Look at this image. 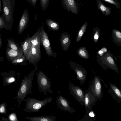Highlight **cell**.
<instances>
[{
  "label": "cell",
  "mask_w": 121,
  "mask_h": 121,
  "mask_svg": "<svg viewBox=\"0 0 121 121\" xmlns=\"http://www.w3.org/2000/svg\"><path fill=\"white\" fill-rule=\"evenodd\" d=\"M40 34L41 43H42L48 55L49 56H52L53 52L48 36L43 30H42Z\"/></svg>",
  "instance_id": "obj_11"
},
{
  "label": "cell",
  "mask_w": 121,
  "mask_h": 121,
  "mask_svg": "<svg viewBox=\"0 0 121 121\" xmlns=\"http://www.w3.org/2000/svg\"><path fill=\"white\" fill-rule=\"evenodd\" d=\"M98 7L104 14L108 15L111 12L110 8L105 6L99 0L98 1Z\"/></svg>",
  "instance_id": "obj_20"
},
{
  "label": "cell",
  "mask_w": 121,
  "mask_h": 121,
  "mask_svg": "<svg viewBox=\"0 0 121 121\" xmlns=\"http://www.w3.org/2000/svg\"><path fill=\"white\" fill-rule=\"evenodd\" d=\"M30 39L32 45L35 46L40 47V35L39 32L38 31Z\"/></svg>",
  "instance_id": "obj_17"
},
{
  "label": "cell",
  "mask_w": 121,
  "mask_h": 121,
  "mask_svg": "<svg viewBox=\"0 0 121 121\" xmlns=\"http://www.w3.org/2000/svg\"><path fill=\"white\" fill-rule=\"evenodd\" d=\"M5 24L3 18L0 16V30L5 28Z\"/></svg>",
  "instance_id": "obj_27"
},
{
  "label": "cell",
  "mask_w": 121,
  "mask_h": 121,
  "mask_svg": "<svg viewBox=\"0 0 121 121\" xmlns=\"http://www.w3.org/2000/svg\"><path fill=\"white\" fill-rule=\"evenodd\" d=\"M2 47V40L1 38V35L0 34V48H1Z\"/></svg>",
  "instance_id": "obj_34"
},
{
  "label": "cell",
  "mask_w": 121,
  "mask_h": 121,
  "mask_svg": "<svg viewBox=\"0 0 121 121\" xmlns=\"http://www.w3.org/2000/svg\"><path fill=\"white\" fill-rule=\"evenodd\" d=\"M52 99L51 97H47L43 100L28 98L24 100L26 102L25 108L22 110L30 113L39 112L41 108L47 104L50 103Z\"/></svg>",
  "instance_id": "obj_3"
},
{
  "label": "cell",
  "mask_w": 121,
  "mask_h": 121,
  "mask_svg": "<svg viewBox=\"0 0 121 121\" xmlns=\"http://www.w3.org/2000/svg\"><path fill=\"white\" fill-rule=\"evenodd\" d=\"M3 78L4 83L7 84H9L15 81V78L13 76H10L7 77L6 78Z\"/></svg>",
  "instance_id": "obj_24"
},
{
  "label": "cell",
  "mask_w": 121,
  "mask_h": 121,
  "mask_svg": "<svg viewBox=\"0 0 121 121\" xmlns=\"http://www.w3.org/2000/svg\"><path fill=\"white\" fill-rule=\"evenodd\" d=\"M42 7L44 8L47 7L48 3V0H41Z\"/></svg>",
  "instance_id": "obj_28"
},
{
  "label": "cell",
  "mask_w": 121,
  "mask_h": 121,
  "mask_svg": "<svg viewBox=\"0 0 121 121\" xmlns=\"http://www.w3.org/2000/svg\"><path fill=\"white\" fill-rule=\"evenodd\" d=\"M6 53L8 60L10 62L14 59L22 57L23 55L22 50L19 51L14 50L7 46L6 49Z\"/></svg>",
  "instance_id": "obj_12"
},
{
  "label": "cell",
  "mask_w": 121,
  "mask_h": 121,
  "mask_svg": "<svg viewBox=\"0 0 121 121\" xmlns=\"http://www.w3.org/2000/svg\"><path fill=\"white\" fill-rule=\"evenodd\" d=\"M86 26V23H85L79 31L78 33V37L79 38V39L81 38L82 35L83 33V31H84L85 30Z\"/></svg>",
  "instance_id": "obj_26"
},
{
  "label": "cell",
  "mask_w": 121,
  "mask_h": 121,
  "mask_svg": "<svg viewBox=\"0 0 121 121\" xmlns=\"http://www.w3.org/2000/svg\"><path fill=\"white\" fill-rule=\"evenodd\" d=\"M6 104L4 102L0 104V113L6 114Z\"/></svg>",
  "instance_id": "obj_25"
},
{
  "label": "cell",
  "mask_w": 121,
  "mask_h": 121,
  "mask_svg": "<svg viewBox=\"0 0 121 121\" xmlns=\"http://www.w3.org/2000/svg\"><path fill=\"white\" fill-rule=\"evenodd\" d=\"M25 118L30 121H56L55 115H45L37 117H26Z\"/></svg>",
  "instance_id": "obj_14"
},
{
  "label": "cell",
  "mask_w": 121,
  "mask_h": 121,
  "mask_svg": "<svg viewBox=\"0 0 121 121\" xmlns=\"http://www.w3.org/2000/svg\"><path fill=\"white\" fill-rule=\"evenodd\" d=\"M102 80L97 75H95L91 82L87 90L92 94L97 100L100 101L103 96L102 87L101 83Z\"/></svg>",
  "instance_id": "obj_5"
},
{
  "label": "cell",
  "mask_w": 121,
  "mask_h": 121,
  "mask_svg": "<svg viewBox=\"0 0 121 121\" xmlns=\"http://www.w3.org/2000/svg\"><path fill=\"white\" fill-rule=\"evenodd\" d=\"M29 20L28 13L27 10H24L19 21L18 28V35L21 34L26 28Z\"/></svg>",
  "instance_id": "obj_13"
},
{
  "label": "cell",
  "mask_w": 121,
  "mask_h": 121,
  "mask_svg": "<svg viewBox=\"0 0 121 121\" xmlns=\"http://www.w3.org/2000/svg\"><path fill=\"white\" fill-rule=\"evenodd\" d=\"M56 102L57 107L60 110L70 113L76 112V110L71 107L69 104V102L62 95H59L56 97Z\"/></svg>",
  "instance_id": "obj_7"
},
{
  "label": "cell",
  "mask_w": 121,
  "mask_h": 121,
  "mask_svg": "<svg viewBox=\"0 0 121 121\" xmlns=\"http://www.w3.org/2000/svg\"><path fill=\"white\" fill-rule=\"evenodd\" d=\"M107 60L108 62L111 64L112 65H114V61L112 58L111 57L109 56L107 57Z\"/></svg>",
  "instance_id": "obj_31"
},
{
  "label": "cell",
  "mask_w": 121,
  "mask_h": 121,
  "mask_svg": "<svg viewBox=\"0 0 121 121\" xmlns=\"http://www.w3.org/2000/svg\"><path fill=\"white\" fill-rule=\"evenodd\" d=\"M37 0H31L32 2L33 6L35 5Z\"/></svg>",
  "instance_id": "obj_35"
},
{
  "label": "cell",
  "mask_w": 121,
  "mask_h": 121,
  "mask_svg": "<svg viewBox=\"0 0 121 121\" xmlns=\"http://www.w3.org/2000/svg\"><path fill=\"white\" fill-rule=\"evenodd\" d=\"M97 100L92 94L86 90L85 93L84 105L86 109L85 113H88L91 111Z\"/></svg>",
  "instance_id": "obj_9"
},
{
  "label": "cell",
  "mask_w": 121,
  "mask_h": 121,
  "mask_svg": "<svg viewBox=\"0 0 121 121\" xmlns=\"http://www.w3.org/2000/svg\"><path fill=\"white\" fill-rule=\"evenodd\" d=\"M26 59L25 57L23 55L22 57L14 59L11 62L12 64L17 65L20 64L23 62Z\"/></svg>",
  "instance_id": "obj_22"
},
{
  "label": "cell",
  "mask_w": 121,
  "mask_h": 121,
  "mask_svg": "<svg viewBox=\"0 0 121 121\" xmlns=\"http://www.w3.org/2000/svg\"><path fill=\"white\" fill-rule=\"evenodd\" d=\"M35 71V69L33 70L22 81L16 96L18 108L27 95L32 94V82Z\"/></svg>",
  "instance_id": "obj_1"
},
{
  "label": "cell",
  "mask_w": 121,
  "mask_h": 121,
  "mask_svg": "<svg viewBox=\"0 0 121 121\" xmlns=\"http://www.w3.org/2000/svg\"><path fill=\"white\" fill-rule=\"evenodd\" d=\"M68 9L75 14L78 13L76 4L74 0H64Z\"/></svg>",
  "instance_id": "obj_16"
},
{
  "label": "cell",
  "mask_w": 121,
  "mask_h": 121,
  "mask_svg": "<svg viewBox=\"0 0 121 121\" xmlns=\"http://www.w3.org/2000/svg\"><path fill=\"white\" fill-rule=\"evenodd\" d=\"M2 12V6L1 0H0V13H1Z\"/></svg>",
  "instance_id": "obj_36"
},
{
  "label": "cell",
  "mask_w": 121,
  "mask_h": 121,
  "mask_svg": "<svg viewBox=\"0 0 121 121\" xmlns=\"http://www.w3.org/2000/svg\"><path fill=\"white\" fill-rule=\"evenodd\" d=\"M99 38V36L98 35L95 34L94 36V39H97Z\"/></svg>",
  "instance_id": "obj_37"
},
{
  "label": "cell",
  "mask_w": 121,
  "mask_h": 121,
  "mask_svg": "<svg viewBox=\"0 0 121 121\" xmlns=\"http://www.w3.org/2000/svg\"><path fill=\"white\" fill-rule=\"evenodd\" d=\"M116 34L117 37L120 39L121 38V34L120 32L117 31L116 32Z\"/></svg>",
  "instance_id": "obj_33"
},
{
  "label": "cell",
  "mask_w": 121,
  "mask_h": 121,
  "mask_svg": "<svg viewBox=\"0 0 121 121\" xmlns=\"http://www.w3.org/2000/svg\"><path fill=\"white\" fill-rule=\"evenodd\" d=\"M79 53L82 56L84 57L86 56V54L85 52L82 50H80Z\"/></svg>",
  "instance_id": "obj_32"
},
{
  "label": "cell",
  "mask_w": 121,
  "mask_h": 121,
  "mask_svg": "<svg viewBox=\"0 0 121 121\" xmlns=\"http://www.w3.org/2000/svg\"><path fill=\"white\" fill-rule=\"evenodd\" d=\"M97 120L96 115L92 110L83 117L82 119L78 121H93Z\"/></svg>",
  "instance_id": "obj_18"
},
{
  "label": "cell",
  "mask_w": 121,
  "mask_h": 121,
  "mask_svg": "<svg viewBox=\"0 0 121 121\" xmlns=\"http://www.w3.org/2000/svg\"><path fill=\"white\" fill-rule=\"evenodd\" d=\"M109 88H107L108 93L111 94L113 99L117 103H121V91L116 85L109 82Z\"/></svg>",
  "instance_id": "obj_10"
},
{
  "label": "cell",
  "mask_w": 121,
  "mask_h": 121,
  "mask_svg": "<svg viewBox=\"0 0 121 121\" xmlns=\"http://www.w3.org/2000/svg\"><path fill=\"white\" fill-rule=\"evenodd\" d=\"M15 2V0H2L3 13L1 17L5 22V29L12 28Z\"/></svg>",
  "instance_id": "obj_2"
},
{
  "label": "cell",
  "mask_w": 121,
  "mask_h": 121,
  "mask_svg": "<svg viewBox=\"0 0 121 121\" xmlns=\"http://www.w3.org/2000/svg\"><path fill=\"white\" fill-rule=\"evenodd\" d=\"M9 119L12 121H18L17 117L15 113H13L11 114L9 117Z\"/></svg>",
  "instance_id": "obj_29"
},
{
  "label": "cell",
  "mask_w": 121,
  "mask_h": 121,
  "mask_svg": "<svg viewBox=\"0 0 121 121\" xmlns=\"http://www.w3.org/2000/svg\"><path fill=\"white\" fill-rule=\"evenodd\" d=\"M69 38L67 37L62 36L61 37L60 42L62 46L64 48L66 46V44L69 41Z\"/></svg>",
  "instance_id": "obj_23"
},
{
  "label": "cell",
  "mask_w": 121,
  "mask_h": 121,
  "mask_svg": "<svg viewBox=\"0 0 121 121\" xmlns=\"http://www.w3.org/2000/svg\"><path fill=\"white\" fill-rule=\"evenodd\" d=\"M32 44L30 38H26L22 43L21 46L23 52V55L26 59L31 48Z\"/></svg>",
  "instance_id": "obj_15"
},
{
  "label": "cell",
  "mask_w": 121,
  "mask_h": 121,
  "mask_svg": "<svg viewBox=\"0 0 121 121\" xmlns=\"http://www.w3.org/2000/svg\"><path fill=\"white\" fill-rule=\"evenodd\" d=\"M69 88L70 93L74 98L81 105L84 106L85 93L82 89L72 83H69Z\"/></svg>",
  "instance_id": "obj_6"
},
{
  "label": "cell",
  "mask_w": 121,
  "mask_h": 121,
  "mask_svg": "<svg viewBox=\"0 0 121 121\" xmlns=\"http://www.w3.org/2000/svg\"><path fill=\"white\" fill-rule=\"evenodd\" d=\"M103 52L101 50H100L99 52V53L100 54H102Z\"/></svg>",
  "instance_id": "obj_39"
},
{
  "label": "cell",
  "mask_w": 121,
  "mask_h": 121,
  "mask_svg": "<svg viewBox=\"0 0 121 121\" xmlns=\"http://www.w3.org/2000/svg\"><path fill=\"white\" fill-rule=\"evenodd\" d=\"M109 3L113 4L117 6L118 3L113 0H104Z\"/></svg>",
  "instance_id": "obj_30"
},
{
  "label": "cell",
  "mask_w": 121,
  "mask_h": 121,
  "mask_svg": "<svg viewBox=\"0 0 121 121\" xmlns=\"http://www.w3.org/2000/svg\"><path fill=\"white\" fill-rule=\"evenodd\" d=\"M40 47L35 46L32 45L31 50L26 59L30 63L35 65L40 58Z\"/></svg>",
  "instance_id": "obj_8"
},
{
  "label": "cell",
  "mask_w": 121,
  "mask_h": 121,
  "mask_svg": "<svg viewBox=\"0 0 121 121\" xmlns=\"http://www.w3.org/2000/svg\"><path fill=\"white\" fill-rule=\"evenodd\" d=\"M37 80L38 89L40 92H42L45 95H47V92L51 93H55L50 88L51 83L50 79L42 71L38 73Z\"/></svg>",
  "instance_id": "obj_4"
},
{
  "label": "cell",
  "mask_w": 121,
  "mask_h": 121,
  "mask_svg": "<svg viewBox=\"0 0 121 121\" xmlns=\"http://www.w3.org/2000/svg\"><path fill=\"white\" fill-rule=\"evenodd\" d=\"M47 24L52 30H56L59 28V25L57 23L50 19L46 20Z\"/></svg>",
  "instance_id": "obj_21"
},
{
  "label": "cell",
  "mask_w": 121,
  "mask_h": 121,
  "mask_svg": "<svg viewBox=\"0 0 121 121\" xmlns=\"http://www.w3.org/2000/svg\"><path fill=\"white\" fill-rule=\"evenodd\" d=\"M3 58H4L3 57L0 56V61H3L4 60L3 59Z\"/></svg>",
  "instance_id": "obj_38"
},
{
  "label": "cell",
  "mask_w": 121,
  "mask_h": 121,
  "mask_svg": "<svg viewBox=\"0 0 121 121\" xmlns=\"http://www.w3.org/2000/svg\"><path fill=\"white\" fill-rule=\"evenodd\" d=\"M7 41L8 42L7 46L9 48L16 50H22L21 46H20L17 43L15 42L13 39H7Z\"/></svg>",
  "instance_id": "obj_19"
}]
</instances>
